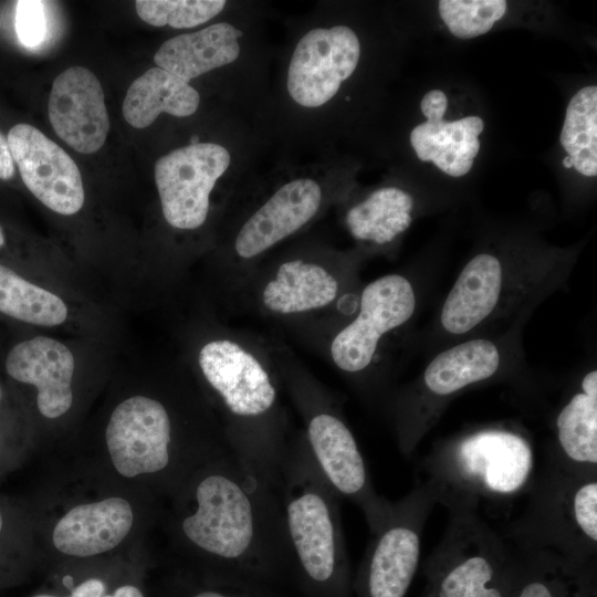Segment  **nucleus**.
<instances>
[{"instance_id":"26","label":"nucleus","mask_w":597,"mask_h":597,"mask_svg":"<svg viewBox=\"0 0 597 597\" xmlns=\"http://www.w3.org/2000/svg\"><path fill=\"white\" fill-rule=\"evenodd\" d=\"M156 597H289L262 586L196 575L178 569L158 585Z\"/></svg>"},{"instance_id":"16","label":"nucleus","mask_w":597,"mask_h":597,"mask_svg":"<svg viewBox=\"0 0 597 597\" xmlns=\"http://www.w3.org/2000/svg\"><path fill=\"white\" fill-rule=\"evenodd\" d=\"M134 524L130 503L121 496L77 504L55 523L52 542L55 549L70 557L87 558L118 546Z\"/></svg>"},{"instance_id":"36","label":"nucleus","mask_w":597,"mask_h":597,"mask_svg":"<svg viewBox=\"0 0 597 597\" xmlns=\"http://www.w3.org/2000/svg\"><path fill=\"white\" fill-rule=\"evenodd\" d=\"M573 164H574V161H573V159H572L570 156H566V157L563 159V165H564V167H566V168L573 167Z\"/></svg>"},{"instance_id":"19","label":"nucleus","mask_w":597,"mask_h":597,"mask_svg":"<svg viewBox=\"0 0 597 597\" xmlns=\"http://www.w3.org/2000/svg\"><path fill=\"white\" fill-rule=\"evenodd\" d=\"M516 563L509 597H597L596 562L514 545Z\"/></svg>"},{"instance_id":"18","label":"nucleus","mask_w":597,"mask_h":597,"mask_svg":"<svg viewBox=\"0 0 597 597\" xmlns=\"http://www.w3.org/2000/svg\"><path fill=\"white\" fill-rule=\"evenodd\" d=\"M577 472H597V370L582 378L554 420V443L544 458Z\"/></svg>"},{"instance_id":"4","label":"nucleus","mask_w":597,"mask_h":597,"mask_svg":"<svg viewBox=\"0 0 597 597\" xmlns=\"http://www.w3.org/2000/svg\"><path fill=\"white\" fill-rule=\"evenodd\" d=\"M521 512L501 533L514 545L596 562L597 472H577L544 459Z\"/></svg>"},{"instance_id":"28","label":"nucleus","mask_w":597,"mask_h":597,"mask_svg":"<svg viewBox=\"0 0 597 597\" xmlns=\"http://www.w3.org/2000/svg\"><path fill=\"white\" fill-rule=\"evenodd\" d=\"M506 12L504 0H441L439 13L457 38L470 39L489 32Z\"/></svg>"},{"instance_id":"23","label":"nucleus","mask_w":597,"mask_h":597,"mask_svg":"<svg viewBox=\"0 0 597 597\" xmlns=\"http://www.w3.org/2000/svg\"><path fill=\"white\" fill-rule=\"evenodd\" d=\"M0 313L15 321L52 327L69 314L64 301L0 263Z\"/></svg>"},{"instance_id":"22","label":"nucleus","mask_w":597,"mask_h":597,"mask_svg":"<svg viewBox=\"0 0 597 597\" xmlns=\"http://www.w3.org/2000/svg\"><path fill=\"white\" fill-rule=\"evenodd\" d=\"M338 282L316 263L284 262L262 293L263 304L277 314L303 313L329 305L337 296Z\"/></svg>"},{"instance_id":"13","label":"nucleus","mask_w":597,"mask_h":597,"mask_svg":"<svg viewBox=\"0 0 597 597\" xmlns=\"http://www.w3.org/2000/svg\"><path fill=\"white\" fill-rule=\"evenodd\" d=\"M56 135L81 154H93L105 143L109 118L98 78L84 66H71L53 81L48 103Z\"/></svg>"},{"instance_id":"12","label":"nucleus","mask_w":597,"mask_h":597,"mask_svg":"<svg viewBox=\"0 0 597 597\" xmlns=\"http://www.w3.org/2000/svg\"><path fill=\"white\" fill-rule=\"evenodd\" d=\"M7 140L24 185L38 200L64 216L81 210L82 176L63 148L29 124L14 125Z\"/></svg>"},{"instance_id":"2","label":"nucleus","mask_w":597,"mask_h":597,"mask_svg":"<svg viewBox=\"0 0 597 597\" xmlns=\"http://www.w3.org/2000/svg\"><path fill=\"white\" fill-rule=\"evenodd\" d=\"M531 439L521 430L488 426L438 442L421 460L416 480L449 514L511 519L536 473Z\"/></svg>"},{"instance_id":"34","label":"nucleus","mask_w":597,"mask_h":597,"mask_svg":"<svg viewBox=\"0 0 597 597\" xmlns=\"http://www.w3.org/2000/svg\"><path fill=\"white\" fill-rule=\"evenodd\" d=\"M14 176V160L7 138L0 132V179L8 180Z\"/></svg>"},{"instance_id":"31","label":"nucleus","mask_w":597,"mask_h":597,"mask_svg":"<svg viewBox=\"0 0 597 597\" xmlns=\"http://www.w3.org/2000/svg\"><path fill=\"white\" fill-rule=\"evenodd\" d=\"M42 1H18L15 29L20 42L32 48L39 45L46 32L45 14Z\"/></svg>"},{"instance_id":"30","label":"nucleus","mask_w":597,"mask_h":597,"mask_svg":"<svg viewBox=\"0 0 597 597\" xmlns=\"http://www.w3.org/2000/svg\"><path fill=\"white\" fill-rule=\"evenodd\" d=\"M105 573H91L90 575L75 577L74 574H63L61 584L54 589H43L30 597H102L109 588L114 578H108Z\"/></svg>"},{"instance_id":"21","label":"nucleus","mask_w":597,"mask_h":597,"mask_svg":"<svg viewBox=\"0 0 597 597\" xmlns=\"http://www.w3.org/2000/svg\"><path fill=\"white\" fill-rule=\"evenodd\" d=\"M200 104L198 91L185 80L158 66L150 67L128 87L123 115L135 128H145L161 113L187 117Z\"/></svg>"},{"instance_id":"6","label":"nucleus","mask_w":597,"mask_h":597,"mask_svg":"<svg viewBox=\"0 0 597 597\" xmlns=\"http://www.w3.org/2000/svg\"><path fill=\"white\" fill-rule=\"evenodd\" d=\"M516 563L513 544L492 523L472 513L449 521L423 573V597H509Z\"/></svg>"},{"instance_id":"15","label":"nucleus","mask_w":597,"mask_h":597,"mask_svg":"<svg viewBox=\"0 0 597 597\" xmlns=\"http://www.w3.org/2000/svg\"><path fill=\"white\" fill-rule=\"evenodd\" d=\"M323 189L310 177L280 186L241 226L234 240L235 254L252 259L305 226L318 211Z\"/></svg>"},{"instance_id":"1","label":"nucleus","mask_w":597,"mask_h":597,"mask_svg":"<svg viewBox=\"0 0 597 597\" xmlns=\"http://www.w3.org/2000/svg\"><path fill=\"white\" fill-rule=\"evenodd\" d=\"M170 534L196 575L293 589L279 490L230 451L198 468L174 494Z\"/></svg>"},{"instance_id":"11","label":"nucleus","mask_w":597,"mask_h":597,"mask_svg":"<svg viewBox=\"0 0 597 597\" xmlns=\"http://www.w3.org/2000/svg\"><path fill=\"white\" fill-rule=\"evenodd\" d=\"M416 310L409 280L388 274L370 282L360 296L359 312L331 344V355L343 371L356 374L373 360L381 337L405 324Z\"/></svg>"},{"instance_id":"5","label":"nucleus","mask_w":597,"mask_h":597,"mask_svg":"<svg viewBox=\"0 0 597 597\" xmlns=\"http://www.w3.org/2000/svg\"><path fill=\"white\" fill-rule=\"evenodd\" d=\"M105 441L118 474L128 479L150 476L171 494L198 468L229 450L178 438L165 404L143 395L126 398L114 408Z\"/></svg>"},{"instance_id":"17","label":"nucleus","mask_w":597,"mask_h":597,"mask_svg":"<svg viewBox=\"0 0 597 597\" xmlns=\"http://www.w3.org/2000/svg\"><path fill=\"white\" fill-rule=\"evenodd\" d=\"M509 273L493 254L480 253L461 270L440 313L451 335L471 333L492 316L504 297Z\"/></svg>"},{"instance_id":"37","label":"nucleus","mask_w":597,"mask_h":597,"mask_svg":"<svg viewBox=\"0 0 597 597\" xmlns=\"http://www.w3.org/2000/svg\"><path fill=\"white\" fill-rule=\"evenodd\" d=\"M4 244H6V234H4L3 228L0 226V250L4 247Z\"/></svg>"},{"instance_id":"8","label":"nucleus","mask_w":597,"mask_h":597,"mask_svg":"<svg viewBox=\"0 0 597 597\" xmlns=\"http://www.w3.org/2000/svg\"><path fill=\"white\" fill-rule=\"evenodd\" d=\"M306 415L304 440L327 482L339 498L356 504L369 531L384 515L388 499L379 495L365 457L343 418L316 394H301Z\"/></svg>"},{"instance_id":"3","label":"nucleus","mask_w":597,"mask_h":597,"mask_svg":"<svg viewBox=\"0 0 597 597\" xmlns=\"http://www.w3.org/2000/svg\"><path fill=\"white\" fill-rule=\"evenodd\" d=\"M280 496L298 597H354L339 496L314 461L304 437L290 442Z\"/></svg>"},{"instance_id":"7","label":"nucleus","mask_w":597,"mask_h":597,"mask_svg":"<svg viewBox=\"0 0 597 597\" xmlns=\"http://www.w3.org/2000/svg\"><path fill=\"white\" fill-rule=\"evenodd\" d=\"M436 505L428 488L415 479L411 490L388 502L353 575L354 597H407L416 575L421 536Z\"/></svg>"},{"instance_id":"14","label":"nucleus","mask_w":597,"mask_h":597,"mask_svg":"<svg viewBox=\"0 0 597 597\" xmlns=\"http://www.w3.org/2000/svg\"><path fill=\"white\" fill-rule=\"evenodd\" d=\"M3 365L12 381L35 388L43 417L59 418L72 407L75 360L60 341L46 336L20 341L9 349Z\"/></svg>"},{"instance_id":"9","label":"nucleus","mask_w":597,"mask_h":597,"mask_svg":"<svg viewBox=\"0 0 597 597\" xmlns=\"http://www.w3.org/2000/svg\"><path fill=\"white\" fill-rule=\"evenodd\" d=\"M231 164L229 150L217 143H191L161 156L155 182L169 226L193 230L207 220L210 193Z\"/></svg>"},{"instance_id":"29","label":"nucleus","mask_w":597,"mask_h":597,"mask_svg":"<svg viewBox=\"0 0 597 597\" xmlns=\"http://www.w3.org/2000/svg\"><path fill=\"white\" fill-rule=\"evenodd\" d=\"M19 521L15 509L0 500V587L21 583L29 570Z\"/></svg>"},{"instance_id":"20","label":"nucleus","mask_w":597,"mask_h":597,"mask_svg":"<svg viewBox=\"0 0 597 597\" xmlns=\"http://www.w3.org/2000/svg\"><path fill=\"white\" fill-rule=\"evenodd\" d=\"M242 31L229 22L165 41L154 55L160 69L190 82L212 70L231 64L240 55Z\"/></svg>"},{"instance_id":"27","label":"nucleus","mask_w":597,"mask_h":597,"mask_svg":"<svg viewBox=\"0 0 597 597\" xmlns=\"http://www.w3.org/2000/svg\"><path fill=\"white\" fill-rule=\"evenodd\" d=\"M224 0H138L137 14L154 27L190 29L217 17L226 8Z\"/></svg>"},{"instance_id":"24","label":"nucleus","mask_w":597,"mask_h":597,"mask_svg":"<svg viewBox=\"0 0 597 597\" xmlns=\"http://www.w3.org/2000/svg\"><path fill=\"white\" fill-rule=\"evenodd\" d=\"M561 144L568 155L579 157V163L573 165L578 172L597 175V86H586L570 100Z\"/></svg>"},{"instance_id":"33","label":"nucleus","mask_w":597,"mask_h":597,"mask_svg":"<svg viewBox=\"0 0 597 597\" xmlns=\"http://www.w3.org/2000/svg\"><path fill=\"white\" fill-rule=\"evenodd\" d=\"M4 387L0 381V474L13 462L14 451L11 450V443L8 441L1 421L2 406L4 404Z\"/></svg>"},{"instance_id":"25","label":"nucleus","mask_w":597,"mask_h":597,"mask_svg":"<svg viewBox=\"0 0 597 597\" xmlns=\"http://www.w3.org/2000/svg\"><path fill=\"white\" fill-rule=\"evenodd\" d=\"M412 207L413 200L409 193L394 187L381 188L353 207L347 213L346 223L354 238L384 244L397 237L385 221L400 212L410 213Z\"/></svg>"},{"instance_id":"32","label":"nucleus","mask_w":597,"mask_h":597,"mask_svg":"<svg viewBox=\"0 0 597 597\" xmlns=\"http://www.w3.org/2000/svg\"><path fill=\"white\" fill-rule=\"evenodd\" d=\"M102 597H147L138 579L116 580L113 587H109Z\"/></svg>"},{"instance_id":"35","label":"nucleus","mask_w":597,"mask_h":597,"mask_svg":"<svg viewBox=\"0 0 597 597\" xmlns=\"http://www.w3.org/2000/svg\"><path fill=\"white\" fill-rule=\"evenodd\" d=\"M460 122L463 127V133L475 137H478L484 128L483 121L478 116H468L460 119Z\"/></svg>"},{"instance_id":"10","label":"nucleus","mask_w":597,"mask_h":597,"mask_svg":"<svg viewBox=\"0 0 597 597\" xmlns=\"http://www.w3.org/2000/svg\"><path fill=\"white\" fill-rule=\"evenodd\" d=\"M359 57V39L347 25L311 29L300 38L290 59V97L304 108L322 107L352 76Z\"/></svg>"}]
</instances>
